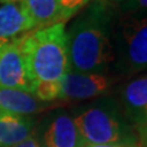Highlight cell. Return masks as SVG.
<instances>
[{"mask_svg": "<svg viewBox=\"0 0 147 147\" xmlns=\"http://www.w3.org/2000/svg\"><path fill=\"white\" fill-rule=\"evenodd\" d=\"M21 48L36 97L44 102L59 98L63 80L70 71L65 24L22 34Z\"/></svg>", "mask_w": 147, "mask_h": 147, "instance_id": "1", "label": "cell"}, {"mask_svg": "<svg viewBox=\"0 0 147 147\" xmlns=\"http://www.w3.org/2000/svg\"><path fill=\"white\" fill-rule=\"evenodd\" d=\"M108 16L97 4L91 13L80 18L67 33L70 71L100 72L115 59L107 31Z\"/></svg>", "mask_w": 147, "mask_h": 147, "instance_id": "2", "label": "cell"}, {"mask_svg": "<svg viewBox=\"0 0 147 147\" xmlns=\"http://www.w3.org/2000/svg\"><path fill=\"white\" fill-rule=\"evenodd\" d=\"M74 121L86 146L135 142L134 137L126 134L119 114L110 104L88 108L74 118Z\"/></svg>", "mask_w": 147, "mask_h": 147, "instance_id": "3", "label": "cell"}, {"mask_svg": "<svg viewBox=\"0 0 147 147\" xmlns=\"http://www.w3.org/2000/svg\"><path fill=\"white\" fill-rule=\"evenodd\" d=\"M119 55L129 72L147 69V18L126 16L121 18L118 32Z\"/></svg>", "mask_w": 147, "mask_h": 147, "instance_id": "4", "label": "cell"}, {"mask_svg": "<svg viewBox=\"0 0 147 147\" xmlns=\"http://www.w3.org/2000/svg\"><path fill=\"white\" fill-rule=\"evenodd\" d=\"M0 87L34 92L22 53L21 36L13 39H0Z\"/></svg>", "mask_w": 147, "mask_h": 147, "instance_id": "5", "label": "cell"}, {"mask_svg": "<svg viewBox=\"0 0 147 147\" xmlns=\"http://www.w3.org/2000/svg\"><path fill=\"white\" fill-rule=\"evenodd\" d=\"M113 81L100 72L69 71L64 77L59 98L87 99L107 93Z\"/></svg>", "mask_w": 147, "mask_h": 147, "instance_id": "6", "label": "cell"}, {"mask_svg": "<svg viewBox=\"0 0 147 147\" xmlns=\"http://www.w3.org/2000/svg\"><path fill=\"white\" fill-rule=\"evenodd\" d=\"M126 115L140 132L147 127V75L130 81L123 91Z\"/></svg>", "mask_w": 147, "mask_h": 147, "instance_id": "7", "label": "cell"}, {"mask_svg": "<svg viewBox=\"0 0 147 147\" xmlns=\"http://www.w3.org/2000/svg\"><path fill=\"white\" fill-rule=\"evenodd\" d=\"M36 27L25 3L0 6V39H13Z\"/></svg>", "mask_w": 147, "mask_h": 147, "instance_id": "8", "label": "cell"}, {"mask_svg": "<svg viewBox=\"0 0 147 147\" xmlns=\"http://www.w3.org/2000/svg\"><path fill=\"white\" fill-rule=\"evenodd\" d=\"M45 147H85L74 119L69 115H59L50 123L44 132Z\"/></svg>", "mask_w": 147, "mask_h": 147, "instance_id": "9", "label": "cell"}, {"mask_svg": "<svg viewBox=\"0 0 147 147\" xmlns=\"http://www.w3.org/2000/svg\"><path fill=\"white\" fill-rule=\"evenodd\" d=\"M45 109V105L31 92L0 87V112L28 115Z\"/></svg>", "mask_w": 147, "mask_h": 147, "instance_id": "10", "label": "cell"}, {"mask_svg": "<svg viewBox=\"0 0 147 147\" xmlns=\"http://www.w3.org/2000/svg\"><path fill=\"white\" fill-rule=\"evenodd\" d=\"M32 127L30 118L0 112V147H12L28 139Z\"/></svg>", "mask_w": 147, "mask_h": 147, "instance_id": "11", "label": "cell"}, {"mask_svg": "<svg viewBox=\"0 0 147 147\" xmlns=\"http://www.w3.org/2000/svg\"><path fill=\"white\" fill-rule=\"evenodd\" d=\"M36 27H47L65 22V17L57 0H24Z\"/></svg>", "mask_w": 147, "mask_h": 147, "instance_id": "12", "label": "cell"}, {"mask_svg": "<svg viewBox=\"0 0 147 147\" xmlns=\"http://www.w3.org/2000/svg\"><path fill=\"white\" fill-rule=\"evenodd\" d=\"M59 6H60L63 15L65 17V21L70 18L72 15L84 7L86 4H88L91 0H57Z\"/></svg>", "mask_w": 147, "mask_h": 147, "instance_id": "13", "label": "cell"}, {"mask_svg": "<svg viewBox=\"0 0 147 147\" xmlns=\"http://www.w3.org/2000/svg\"><path fill=\"white\" fill-rule=\"evenodd\" d=\"M85 147H141L136 142H121V144H110V145H87Z\"/></svg>", "mask_w": 147, "mask_h": 147, "instance_id": "14", "label": "cell"}, {"mask_svg": "<svg viewBox=\"0 0 147 147\" xmlns=\"http://www.w3.org/2000/svg\"><path fill=\"white\" fill-rule=\"evenodd\" d=\"M12 147H39V144L33 136H30L28 139L24 140L22 142H20V144H17L15 146H12Z\"/></svg>", "mask_w": 147, "mask_h": 147, "instance_id": "15", "label": "cell"}, {"mask_svg": "<svg viewBox=\"0 0 147 147\" xmlns=\"http://www.w3.org/2000/svg\"><path fill=\"white\" fill-rule=\"evenodd\" d=\"M135 5L140 9H147V0H134Z\"/></svg>", "mask_w": 147, "mask_h": 147, "instance_id": "16", "label": "cell"}, {"mask_svg": "<svg viewBox=\"0 0 147 147\" xmlns=\"http://www.w3.org/2000/svg\"><path fill=\"white\" fill-rule=\"evenodd\" d=\"M141 135H142V146L141 147H147V127L141 131Z\"/></svg>", "mask_w": 147, "mask_h": 147, "instance_id": "17", "label": "cell"}, {"mask_svg": "<svg viewBox=\"0 0 147 147\" xmlns=\"http://www.w3.org/2000/svg\"><path fill=\"white\" fill-rule=\"evenodd\" d=\"M24 0H0V3L3 4H11V3H22Z\"/></svg>", "mask_w": 147, "mask_h": 147, "instance_id": "18", "label": "cell"}]
</instances>
